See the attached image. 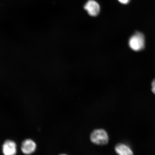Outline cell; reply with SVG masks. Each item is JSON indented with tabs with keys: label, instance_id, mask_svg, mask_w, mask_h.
Segmentation results:
<instances>
[{
	"label": "cell",
	"instance_id": "1",
	"mask_svg": "<svg viewBox=\"0 0 155 155\" xmlns=\"http://www.w3.org/2000/svg\"><path fill=\"white\" fill-rule=\"evenodd\" d=\"M129 44L130 47L134 51H138L143 50L145 44L144 35L140 32H136L130 38Z\"/></svg>",
	"mask_w": 155,
	"mask_h": 155
},
{
	"label": "cell",
	"instance_id": "2",
	"mask_svg": "<svg viewBox=\"0 0 155 155\" xmlns=\"http://www.w3.org/2000/svg\"><path fill=\"white\" fill-rule=\"evenodd\" d=\"M90 139L94 144L98 145L106 144L109 141L107 133L102 129H96L93 131L91 134Z\"/></svg>",
	"mask_w": 155,
	"mask_h": 155
},
{
	"label": "cell",
	"instance_id": "3",
	"mask_svg": "<svg viewBox=\"0 0 155 155\" xmlns=\"http://www.w3.org/2000/svg\"><path fill=\"white\" fill-rule=\"evenodd\" d=\"M84 9L89 15L95 17L99 14L101 8L97 2L95 0H89L85 4Z\"/></svg>",
	"mask_w": 155,
	"mask_h": 155
},
{
	"label": "cell",
	"instance_id": "4",
	"mask_svg": "<svg viewBox=\"0 0 155 155\" xmlns=\"http://www.w3.org/2000/svg\"><path fill=\"white\" fill-rule=\"evenodd\" d=\"M36 145L33 140L30 139H26L22 143L21 149L23 153L30 155L36 150Z\"/></svg>",
	"mask_w": 155,
	"mask_h": 155
},
{
	"label": "cell",
	"instance_id": "5",
	"mask_svg": "<svg viewBox=\"0 0 155 155\" xmlns=\"http://www.w3.org/2000/svg\"><path fill=\"white\" fill-rule=\"evenodd\" d=\"M4 155H15L17 153V146L15 143L12 140L5 141L2 147Z\"/></svg>",
	"mask_w": 155,
	"mask_h": 155
},
{
	"label": "cell",
	"instance_id": "6",
	"mask_svg": "<svg viewBox=\"0 0 155 155\" xmlns=\"http://www.w3.org/2000/svg\"><path fill=\"white\" fill-rule=\"evenodd\" d=\"M115 150L119 155H133L130 148L127 145L122 143L116 145Z\"/></svg>",
	"mask_w": 155,
	"mask_h": 155
},
{
	"label": "cell",
	"instance_id": "7",
	"mask_svg": "<svg viewBox=\"0 0 155 155\" xmlns=\"http://www.w3.org/2000/svg\"><path fill=\"white\" fill-rule=\"evenodd\" d=\"M119 2L123 5H127L128 4L130 0H118Z\"/></svg>",
	"mask_w": 155,
	"mask_h": 155
},
{
	"label": "cell",
	"instance_id": "8",
	"mask_svg": "<svg viewBox=\"0 0 155 155\" xmlns=\"http://www.w3.org/2000/svg\"><path fill=\"white\" fill-rule=\"evenodd\" d=\"M152 92L154 94H155V79L152 82Z\"/></svg>",
	"mask_w": 155,
	"mask_h": 155
},
{
	"label": "cell",
	"instance_id": "9",
	"mask_svg": "<svg viewBox=\"0 0 155 155\" xmlns=\"http://www.w3.org/2000/svg\"><path fill=\"white\" fill-rule=\"evenodd\" d=\"M60 155H67L65 154H61Z\"/></svg>",
	"mask_w": 155,
	"mask_h": 155
}]
</instances>
